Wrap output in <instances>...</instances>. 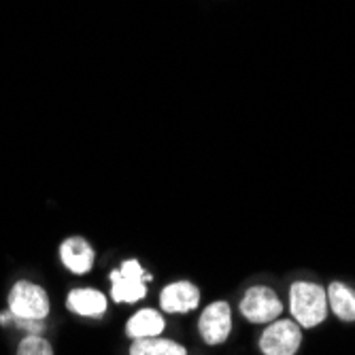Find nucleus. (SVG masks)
<instances>
[{"instance_id":"1","label":"nucleus","mask_w":355,"mask_h":355,"mask_svg":"<svg viewBox=\"0 0 355 355\" xmlns=\"http://www.w3.org/2000/svg\"><path fill=\"white\" fill-rule=\"evenodd\" d=\"M289 311L300 328H315L328 317V296L324 287L311 281H296L289 287Z\"/></svg>"},{"instance_id":"2","label":"nucleus","mask_w":355,"mask_h":355,"mask_svg":"<svg viewBox=\"0 0 355 355\" xmlns=\"http://www.w3.org/2000/svg\"><path fill=\"white\" fill-rule=\"evenodd\" d=\"M9 311L13 313L15 319L43 321L49 313V300L45 289L28 281L15 283L9 294Z\"/></svg>"},{"instance_id":"3","label":"nucleus","mask_w":355,"mask_h":355,"mask_svg":"<svg viewBox=\"0 0 355 355\" xmlns=\"http://www.w3.org/2000/svg\"><path fill=\"white\" fill-rule=\"evenodd\" d=\"M302 345V330L292 319H275L260 336L264 355H296Z\"/></svg>"},{"instance_id":"4","label":"nucleus","mask_w":355,"mask_h":355,"mask_svg":"<svg viewBox=\"0 0 355 355\" xmlns=\"http://www.w3.org/2000/svg\"><path fill=\"white\" fill-rule=\"evenodd\" d=\"M241 313L251 324H270L283 313V304L275 289L266 285H255L247 289V294L243 296Z\"/></svg>"},{"instance_id":"5","label":"nucleus","mask_w":355,"mask_h":355,"mask_svg":"<svg viewBox=\"0 0 355 355\" xmlns=\"http://www.w3.org/2000/svg\"><path fill=\"white\" fill-rule=\"evenodd\" d=\"M200 336L207 345H221L230 336L232 330V315L228 302H213L209 304L198 321Z\"/></svg>"},{"instance_id":"6","label":"nucleus","mask_w":355,"mask_h":355,"mask_svg":"<svg viewBox=\"0 0 355 355\" xmlns=\"http://www.w3.org/2000/svg\"><path fill=\"white\" fill-rule=\"evenodd\" d=\"M198 302H200V292L189 281H177L164 287L162 296H159V304H162L166 313H187L196 309Z\"/></svg>"},{"instance_id":"7","label":"nucleus","mask_w":355,"mask_h":355,"mask_svg":"<svg viewBox=\"0 0 355 355\" xmlns=\"http://www.w3.org/2000/svg\"><path fill=\"white\" fill-rule=\"evenodd\" d=\"M60 257L64 266L75 275H85L94 266V249L81 236H73L69 241H64L60 247Z\"/></svg>"},{"instance_id":"8","label":"nucleus","mask_w":355,"mask_h":355,"mask_svg":"<svg viewBox=\"0 0 355 355\" xmlns=\"http://www.w3.org/2000/svg\"><path fill=\"white\" fill-rule=\"evenodd\" d=\"M164 330V317L157 311L151 309H143L137 315L130 317L125 326V334L139 340V338H151V336H159Z\"/></svg>"},{"instance_id":"9","label":"nucleus","mask_w":355,"mask_h":355,"mask_svg":"<svg viewBox=\"0 0 355 355\" xmlns=\"http://www.w3.org/2000/svg\"><path fill=\"white\" fill-rule=\"evenodd\" d=\"M67 304L71 311L85 317H96L107 311V298L96 289H73Z\"/></svg>"},{"instance_id":"10","label":"nucleus","mask_w":355,"mask_h":355,"mask_svg":"<svg viewBox=\"0 0 355 355\" xmlns=\"http://www.w3.org/2000/svg\"><path fill=\"white\" fill-rule=\"evenodd\" d=\"M328 304L334 311V315L343 321H355V292L345 283H330L328 285Z\"/></svg>"},{"instance_id":"11","label":"nucleus","mask_w":355,"mask_h":355,"mask_svg":"<svg viewBox=\"0 0 355 355\" xmlns=\"http://www.w3.org/2000/svg\"><path fill=\"white\" fill-rule=\"evenodd\" d=\"M111 281H113V287H111V296L115 302H139L143 300L147 287H145V281L141 279H128V277H119L117 270L111 272Z\"/></svg>"},{"instance_id":"12","label":"nucleus","mask_w":355,"mask_h":355,"mask_svg":"<svg viewBox=\"0 0 355 355\" xmlns=\"http://www.w3.org/2000/svg\"><path fill=\"white\" fill-rule=\"evenodd\" d=\"M130 355H187V351L173 340L151 336V338H139L135 340Z\"/></svg>"},{"instance_id":"13","label":"nucleus","mask_w":355,"mask_h":355,"mask_svg":"<svg viewBox=\"0 0 355 355\" xmlns=\"http://www.w3.org/2000/svg\"><path fill=\"white\" fill-rule=\"evenodd\" d=\"M17 355H53V351H51V345L45 338L30 334L19 343Z\"/></svg>"},{"instance_id":"14","label":"nucleus","mask_w":355,"mask_h":355,"mask_svg":"<svg viewBox=\"0 0 355 355\" xmlns=\"http://www.w3.org/2000/svg\"><path fill=\"white\" fill-rule=\"evenodd\" d=\"M117 272H119V277H128V279H141V281H149V279H151L147 272H143V268H141V264H139L137 260H128V262H123L121 268H119Z\"/></svg>"},{"instance_id":"15","label":"nucleus","mask_w":355,"mask_h":355,"mask_svg":"<svg viewBox=\"0 0 355 355\" xmlns=\"http://www.w3.org/2000/svg\"><path fill=\"white\" fill-rule=\"evenodd\" d=\"M13 321L17 324V328L26 330L30 334H35V336H39L43 332V321H39V319H15L13 317Z\"/></svg>"}]
</instances>
